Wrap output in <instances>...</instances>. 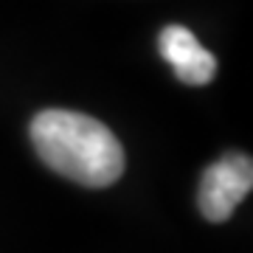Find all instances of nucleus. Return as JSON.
Masks as SVG:
<instances>
[{
	"label": "nucleus",
	"instance_id": "7ed1b4c3",
	"mask_svg": "<svg viewBox=\"0 0 253 253\" xmlns=\"http://www.w3.org/2000/svg\"><path fill=\"white\" fill-rule=\"evenodd\" d=\"M158 48L172 65L174 76L186 84H208L217 73V59L200 45L186 26H166L158 37Z\"/></svg>",
	"mask_w": 253,
	"mask_h": 253
},
{
	"label": "nucleus",
	"instance_id": "f257e3e1",
	"mask_svg": "<svg viewBox=\"0 0 253 253\" xmlns=\"http://www.w3.org/2000/svg\"><path fill=\"white\" fill-rule=\"evenodd\" d=\"M31 144L45 166L68 180L104 189L124 174V149L107 124L73 110H42L31 121Z\"/></svg>",
	"mask_w": 253,
	"mask_h": 253
},
{
	"label": "nucleus",
	"instance_id": "f03ea898",
	"mask_svg": "<svg viewBox=\"0 0 253 253\" xmlns=\"http://www.w3.org/2000/svg\"><path fill=\"white\" fill-rule=\"evenodd\" d=\"M253 186V161L242 152H231L211 163L200 180L197 206L208 222H225L236 206L251 194Z\"/></svg>",
	"mask_w": 253,
	"mask_h": 253
}]
</instances>
